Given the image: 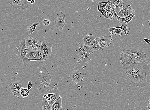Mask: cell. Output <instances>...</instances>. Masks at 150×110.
Segmentation results:
<instances>
[{
    "mask_svg": "<svg viewBox=\"0 0 150 110\" xmlns=\"http://www.w3.org/2000/svg\"><path fill=\"white\" fill-rule=\"evenodd\" d=\"M39 23H35L31 26H28L27 27V28L28 31H29V33L32 34L33 33H34L35 31L36 28L39 25Z\"/></svg>",
    "mask_w": 150,
    "mask_h": 110,
    "instance_id": "28",
    "label": "cell"
},
{
    "mask_svg": "<svg viewBox=\"0 0 150 110\" xmlns=\"http://www.w3.org/2000/svg\"><path fill=\"white\" fill-rule=\"evenodd\" d=\"M109 1H99V7L100 9H103L105 8Z\"/></svg>",
    "mask_w": 150,
    "mask_h": 110,
    "instance_id": "34",
    "label": "cell"
},
{
    "mask_svg": "<svg viewBox=\"0 0 150 110\" xmlns=\"http://www.w3.org/2000/svg\"><path fill=\"white\" fill-rule=\"evenodd\" d=\"M32 1V0H27V1L29 3H30Z\"/></svg>",
    "mask_w": 150,
    "mask_h": 110,
    "instance_id": "40",
    "label": "cell"
},
{
    "mask_svg": "<svg viewBox=\"0 0 150 110\" xmlns=\"http://www.w3.org/2000/svg\"><path fill=\"white\" fill-rule=\"evenodd\" d=\"M114 13V16L115 18L117 20L119 21L125 22L127 24L130 22L133 18L135 16V14L131 13L130 16L124 18H122L119 17L118 15L116 13L115 9L113 10Z\"/></svg>",
    "mask_w": 150,
    "mask_h": 110,
    "instance_id": "14",
    "label": "cell"
},
{
    "mask_svg": "<svg viewBox=\"0 0 150 110\" xmlns=\"http://www.w3.org/2000/svg\"><path fill=\"white\" fill-rule=\"evenodd\" d=\"M25 39L26 45L28 47L39 42V41L34 38L28 37L26 38Z\"/></svg>",
    "mask_w": 150,
    "mask_h": 110,
    "instance_id": "19",
    "label": "cell"
},
{
    "mask_svg": "<svg viewBox=\"0 0 150 110\" xmlns=\"http://www.w3.org/2000/svg\"><path fill=\"white\" fill-rule=\"evenodd\" d=\"M22 88V84L20 81L14 82L10 84V88H13L16 90H19Z\"/></svg>",
    "mask_w": 150,
    "mask_h": 110,
    "instance_id": "23",
    "label": "cell"
},
{
    "mask_svg": "<svg viewBox=\"0 0 150 110\" xmlns=\"http://www.w3.org/2000/svg\"><path fill=\"white\" fill-rule=\"evenodd\" d=\"M37 51H29L26 55V57L29 59H34Z\"/></svg>",
    "mask_w": 150,
    "mask_h": 110,
    "instance_id": "30",
    "label": "cell"
},
{
    "mask_svg": "<svg viewBox=\"0 0 150 110\" xmlns=\"http://www.w3.org/2000/svg\"><path fill=\"white\" fill-rule=\"evenodd\" d=\"M148 23H149V25H150V20H148Z\"/></svg>",
    "mask_w": 150,
    "mask_h": 110,
    "instance_id": "41",
    "label": "cell"
},
{
    "mask_svg": "<svg viewBox=\"0 0 150 110\" xmlns=\"http://www.w3.org/2000/svg\"><path fill=\"white\" fill-rule=\"evenodd\" d=\"M107 1L112 2L115 6V11L116 13H119L121 9L125 6V3L122 0H107Z\"/></svg>",
    "mask_w": 150,
    "mask_h": 110,
    "instance_id": "13",
    "label": "cell"
},
{
    "mask_svg": "<svg viewBox=\"0 0 150 110\" xmlns=\"http://www.w3.org/2000/svg\"><path fill=\"white\" fill-rule=\"evenodd\" d=\"M84 77V74L77 70H74L70 73L69 78L74 83L77 84V83L83 81Z\"/></svg>",
    "mask_w": 150,
    "mask_h": 110,
    "instance_id": "10",
    "label": "cell"
},
{
    "mask_svg": "<svg viewBox=\"0 0 150 110\" xmlns=\"http://www.w3.org/2000/svg\"><path fill=\"white\" fill-rule=\"evenodd\" d=\"M148 108L149 109H150V99L148 102Z\"/></svg>",
    "mask_w": 150,
    "mask_h": 110,
    "instance_id": "38",
    "label": "cell"
},
{
    "mask_svg": "<svg viewBox=\"0 0 150 110\" xmlns=\"http://www.w3.org/2000/svg\"><path fill=\"white\" fill-rule=\"evenodd\" d=\"M35 2V0H32V1L30 3L32 4H33Z\"/></svg>",
    "mask_w": 150,
    "mask_h": 110,
    "instance_id": "39",
    "label": "cell"
},
{
    "mask_svg": "<svg viewBox=\"0 0 150 110\" xmlns=\"http://www.w3.org/2000/svg\"><path fill=\"white\" fill-rule=\"evenodd\" d=\"M115 6L112 3L109 1V2L105 8V9L107 12L113 11L114 9H115Z\"/></svg>",
    "mask_w": 150,
    "mask_h": 110,
    "instance_id": "29",
    "label": "cell"
},
{
    "mask_svg": "<svg viewBox=\"0 0 150 110\" xmlns=\"http://www.w3.org/2000/svg\"><path fill=\"white\" fill-rule=\"evenodd\" d=\"M90 48L93 51H96L99 50H101V47L99 43L95 40H93L90 45Z\"/></svg>",
    "mask_w": 150,
    "mask_h": 110,
    "instance_id": "20",
    "label": "cell"
},
{
    "mask_svg": "<svg viewBox=\"0 0 150 110\" xmlns=\"http://www.w3.org/2000/svg\"><path fill=\"white\" fill-rule=\"evenodd\" d=\"M52 52V49L46 50L43 52V55L42 58V61H46L49 58Z\"/></svg>",
    "mask_w": 150,
    "mask_h": 110,
    "instance_id": "27",
    "label": "cell"
},
{
    "mask_svg": "<svg viewBox=\"0 0 150 110\" xmlns=\"http://www.w3.org/2000/svg\"><path fill=\"white\" fill-rule=\"evenodd\" d=\"M62 97L60 96L51 105L52 110H62Z\"/></svg>",
    "mask_w": 150,
    "mask_h": 110,
    "instance_id": "17",
    "label": "cell"
},
{
    "mask_svg": "<svg viewBox=\"0 0 150 110\" xmlns=\"http://www.w3.org/2000/svg\"><path fill=\"white\" fill-rule=\"evenodd\" d=\"M35 86L42 92L46 91L55 87L52 76L46 67L41 68L38 78L35 82Z\"/></svg>",
    "mask_w": 150,
    "mask_h": 110,
    "instance_id": "3",
    "label": "cell"
},
{
    "mask_svg": "<svg viewBox=\"0 0 150 110\" xmlns=\"http://www.w3.org/2000/svg\"><path fill=\"white\" fill-rule=\"evenodd\" d=\"M114 13L113 11L107 12L106 19H109L110 20H112L114 19Z\"/></svg>",
    "mask_w": 150,
    "mask_h": 110,
    "instance_id": "33",
    "label": "cell"
},
{
    "mask_svg": "<svg viewBox=\"0 0 150 110\" xmlns=\"http://www.w3.org/2000/svg\"><path fill=\"white\" fill-rule=\"evenodd\" d=\"M66 13L60 11L58 14V17L55 20L54 27L58 30H61L66 25L68 22L66 17Z\"/></svg>",
    "mask_w": 150,
    "mask_h": 110,
    "instance_id": "7",
    "label": "cell"
},
{
    "mask_svg": "<svg viewBox=\"0 0 150 110\" xmlns=\"http://www.w3.org/2000/svg\"><path fill=\"white\" fill-rule=\"evenodd\" d=\"M85 66H84L83 67V68H85Z\"/></svg>",
    "mask_w": 150,
    "mask_h": 110,
    "instance_id": "43",
    "label": "cell"
},
{
    "mask_svg": "<svg viewBox=\"0 0 150 110\" xmlns=\"http://www.w3.org/2000/svg\"><path fill=\"white\" fill-rule=\"evenodd\" d=\"M11 92L18 99H19L21 96L20 94V90H16L13 88H10Z\"/></svg>",
    "mask_w": 150,
    "mask_h": 110,
    "instance_id": "31",
    "label": "cell"
},
{
    "mask_svg": "<svg viewBox=\"0 0 150 110\" xmlns=\"http://www.w3.org/2000/svg\"><path fill=\"white\" fill-rule=\"evenodd\" d=\"M109 31V34L110 35H113V34L115 35H118L119 36H121L122 35L123 31L121 28H118L117 27H111L108 29Z\"/></svg>",
    "mask_w": 150,
    "mask_h": 110,
    "instance_id": "18",
    "label": "cell"
},
{
    "mask_svg": "<svg viewBox=\"0 0 150 110\" xmlns=\"http://www.w3.org/2000/svg\"><path fill=\"white\" fill-rule=\"evenodd\" d=\"M80 57L77 62L78 63L80 64L81 62L87 63L88 61L89 57L90 55L92 54V53H89L80 51L78 53Z\"/></svg>",
    "mask_w": 150,
    "mask_h": 110,
    "instance_id": "15",
    "label": "cell"
},
{
    "mask_svg": "<svg viewBox=\"0 0 150 110\" xmlns=\"http://www.w3.org/2000/svg\"><path fill=\"white\" fill-rule=\"evenodd\" d=\"M43 110H52L51 105L43 98L42 102Z\"/></svg>",
    "mask_w": 150,
    "mask_h": 110,
    "instance_id": "24",
    "label": "cell"
},
{
    "mask_svg": "<svg viewBox=\"0 0 150 110\" xmlns=\"http://www.w3.org/2000/svg\"><path fill=\"white\" fill-rule=\"evenodd\" d=\"M97 10L99 11L101 13V14L106 19L107 11L105 10V9H100L99 7V5H98L97 6Z\"/></svg>",
    "mask_w": 150,
    "mask_h": 110,
    "instance_id": "35",
    "label": "cell"
},
{
    "mask_svg": "<svg viewBox=\"0 0 150 110\" xmlns=\"http://www.w3.org/2000/svg\"><path fill=\"white\" fill-rule=\"evenodd\" d=\"M43 55V52L41 50L37 51L35 55V59H39L41 61H42Z\"/></svg>",
    "mask_w": 150,
    "mask_h": 110,
    "instance_id": "32",
    "label": "cell"
},
{
    "mask_svg": "<svg viewBox=\"0 0 150 110\" xmlns=\"http://www.w3.org/2000/svg\"><path fill=\"white\" fill-rule=\"evenodd\" d=\"M121 24L122 25L121 26H118L117 27L122 29L123 31L124 32L125 35H128V32H130V29L127 28V24L126 23L124 22H122L121 23Z\"/></svg>",
    "mask_w": 150,
    "mask_h": 110,
    "instance_id": "25",
    "label": "cell"
},
{
    "mask_svg": "<svg viewBox=\"0 0 150 110\" xmlns=\"http://www.w3.org/2000/svg\"><path fill=\"white\" fill-rule=\"evenodd\" d=\"M96 37L92 34H88L83 38V43L89 46Z\"/></svg>",
    "mask_w": 150,
    "mask_h": 110,
    "instance_id": "16",
    "label": "cell"
},
{
    "mask_svg": "<svg viewBox=\"0 0 150 110\" xmlns=\"http://www.w3.org/2000/svg\"><path fill=\"white\" fill-rule=\"evenodd\" d=\"M149 110H150V109H149Z\"/></svg>",
    "mask_w": 150,
    "mask_h": 110,
    "instance_id": "45",
    "label": "cell"
},
{
    "mask_svg": "<svg viewBox=\"0 0 150 110\" xmlns=\"http://www.w3.org/2000/svg\"><path fill=\"white\" fill-rule=\"evenodd\" d=\"M80 86L79 85L78 86L77 88H80Z\"/></svg>",
    "mask_w": 150,
    "mask_h": 110,
    "instance_id": "42",
    "label": "cell"
},
{
    "mask_svg": "<svg viewBox=\"0 0 150 110\" xmlns=\"http://www.w3.org/2000/svg\"><path fill=\"white\" fill-rule=\"evenodd\" d=\"M58 84H55V87L47 90L43 96V98L51 105L61 96L58 90Z\"/></svg>",
    "mask_w": 150,
    "mask_h": 110,
    "instance_id": "6",
    "label": "cell"
},
{
    "mask_svg": "<svg viewBox=\"0 0 150 110\" xmlns=\"http://www.w3.org/2000/svg\"><path fill=\"white\" fill-rule=\"evenodd\" d=\"M32 82L29 81L28 84L27 88L28 90H29L32 89Z\"/></svg>",
    "mask_w": 150,
    "mask_h": 110,
    "instance_id": "36",
    "label": "cell"
},
{
    "mask_svg": "<svg viewBox=\"0 0 150 110\" xmlns=\"http://www.w3.org/2000/svg\"><path fill=\"white\" fill-rule=\"evenodd\" d=\"M146 53L139 50L124 49L121 53L120 61L126 63H137L145 62Z\"/></svg>",
    "mask_w": 150,
    "mask_h": 110,
    "instance_id": "2",
    "label": "cell"
},
{
    "mask_svg": "<svg viewBox=\"0 0 150 110\" xmlns=\"http://www.w3.org/2000/svg\"><path fill=\"white\" fill-rule=\"evenodd\" d=\"M55 20V18L50 15L42 16L39 20V26L42 30H51L54 27Z\"/></svg>",
    "mask_w": 150,
    "mask_h": 110,
    "instance_id": "5",
    "label": "cell"
},
{
    "mask_svg": "<svg viewBox=\"0 0 150 110\" xmlns=\"http://www.w3.org/2000/svg\"><path fill=\"white\" fill-rule=\"evenodd\" d=\"M76 51L77 53L80 51L89 53H94L95 52L93 51L89 46L87 45L84 43H80L76 45Z\"/></svg>",
    "mask_w": 150,
    "mask_h": 110,
    "instance_id": "12",
    "label": "cell"
},
{
    "mask_svg": "<svg viewBox=\"0 0 150 110\" xmlns=\"http://www.w3.org/2000/svg\"><path fill=\"white\" fill-rule=\"evenodd\" d=\"M10 4L17 9H25L28 8L29 3L27 0H7Z\"/></svg>",
    "mask_w": 150,
    "mask_h": 110,
    "instance_id": "8",
    "label": "cell"
},
{
    "mask_svg": "<svg viewBox=\"0 0 150 110\" xmlns=\"http://www.w3.org/2000/svg\"><path fill=\"white\" fill-rule=\"evenodd\" d=\"M143 40L147 44L150 45V40L148 39V38H144Z\"/></svg>",
    "mask_w": 150,
    "mask_h": 110,
    "instance_id": "37",
    "label": "cell"
},
{
    "mask_svg": "<svg viewBox=\"0 0 150 110\" xmlns=\"http://www.w3.org/2000/svg\"><path fill=\"white\" fill-rule=\"evenodd\" d=\"M95 40L100 44L101 50H103L107 47L110 46L113 40L112 37L110 36L96 38Z\"/></svg>",
    "mask_w": 150,
    "mask_h": 110,
    "instance_id": "9",
    "label": "cell"
},
{
    "mask_svg": "<svg viewBox=\"0 0 150 110\" xmlns=\"http://www.w3.org/2000/svg\"><path fill=\"white\" fill-rule=\"evenodd\" d=\"M20 91L21 95L23 98L27 97L29 96V92L27 88L22 87L20 89Z\"/></svg>",
    "mask_w": 150,
    "mask_h": 110,
    "instance_id": "26",
    "label": "cell"
},
{
    "mask_svg": "<svg viewBox=\"0 0 150 110\" xmlns=\"http://www.w3.org/2000/svg\"><path fill=\"white\" fill-rule=\"evenodd\" d=\"M122 64L133 85L141 88L145 87L147 83L145 62L135 63L122 62Z\"/></svg>",
    "mask_w": 150,
    "mask_h": 110,
    "instance_id": "1",
    "label": "cell"
},
{
    "mask_svg": "<svg viewBox=\"0 0 150 110\" xmlns=\"http://www.w3.org/2000/svg\"><path fill=\"white\" fill-rule=\"evenodd\" d=\"M134 12L132 6L128 5L126 6H125L121 9L119 13L116 14L119 17L124 18L130 16L131 13L135 14Z\"/></svg>",
    "mask_w": 150,
    "mask_h": 110,
    "instance_id": "11",
    "label": "cell"
},
{
    "mask_svg": "<svg viewBox=\"0 0 150 110\" xmlns=\"http://www.w3.org/2000/svg\"><path fill=\"white\" fill-rule=\"evenodd\" d=\"M52 49V47L51 44L46 41H42L41 50L44 52L46 50Z\"/></svg>",
    "mask_w": 150,
    "mask_h": 110,
    "instance_id": "22",
    "label": "cell"
},
{
    "mask_svg": "<svg viewBox=\"0 0 150 110\" xmlns=\"http://www.w3.org/2000/svg\"><path fill=\"white\" fill-rule=\"evenodd\" d=\"M149 28H150V26Z\"/></svg>",
    "mask_w": 150,
    "mask_h": 110,
    "instance_id": "44",
    "label": "cell"
},
{
    "mask_svg": "<svg viewBox=\"0 0 150 110\" xmlns=\"http://www.w3.org/2000/svg\"><path fill=\"white\" fill-rule=\"evenodd\" d=\"M42 41H39L30 47H28L29 51H38L41 50Z\"/></svg>",
    "mask_w": 150,
    "mask_h": 110,
    "instance_id": "21",
    "label": "cell"
},
{
    "mask_svg": "<svg viewBox=\"0 0 150 110\" xmlns=\"http://www.w3.org/2000/svg\"><path fill=\"white\" fill-rule=\"evenodd\" d=\"M25 41V38L23 39L20 45L18 46L16 49L17 55L18 56L20 61L24 64L31 61H41L39 59H29L26 57V55L29 50L28 47L26 45Z\"/></svg>",
    "mask_w": 150,
    "mask_h": 110,
    "instance_id": "4",
    "label": "cell"
}]
</instances>
